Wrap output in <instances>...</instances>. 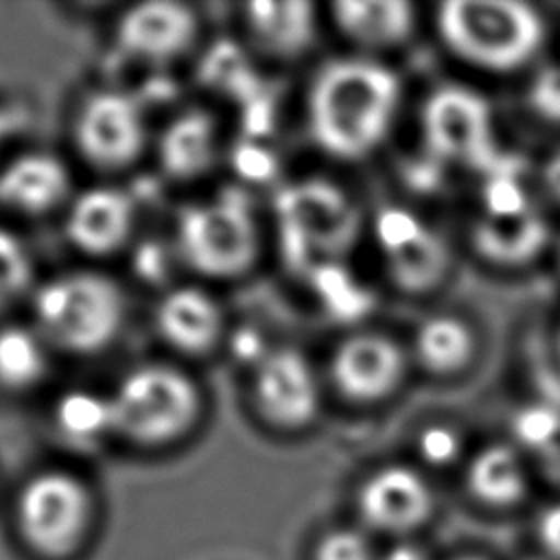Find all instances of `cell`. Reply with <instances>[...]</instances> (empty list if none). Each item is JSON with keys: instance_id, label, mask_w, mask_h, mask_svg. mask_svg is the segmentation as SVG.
Returning <instances> with one entry per match:
<instances>
[{"instance_id": "484cf974", "label": "cell", "mask_w": 560, "mask_h": 560, "mask_svg": "<svg viewBox=\"0 0 560 560\" xmlns=\"http://www.w3.org/2000/svg\"><path fill=\"white\" fill-rule=\"evenodd\" d=\"M59 433L74 444L96 446L114 442L107 392H68L55 409Z\"/></svg>"}, {"instance_id": "1f68e13d", "label": "cell", "mask_w": 560, "mask_h": 560, "mask_svg": "<svg viewBox=\"0 0 560 560\" xmlns=\"http://www.w3.org/2000/svg\"><path fill=\"white\" fill-rule=\"evenodd\" d=\"M538 182H540L542 192H545L553 203L560 206V147L553 149V151L545 158V162H542V166H540V171H538Z\"/></svg>"}, {"instance_id": "4316f807", "label": "cell", "mask_w": 560, "mask_h": 560, "mask_svg": "<svg viewBox=\"0 0 560 560\" xmlns=\"http://www.w3.org/2000/svg\"><path fill=\"white\" fill-rule=\"evenodd\" d=\"M304 560H383V545L343 514L308 536Z\"/></svg>"}, {"instance_id": "ffe728a7", "label": "cell", "mask_w": 560, "mask_h": 560, "mask_svg": "<svg viewBox=\"0 0 560 560\" xmlns=\"http://www.w3.org/2000/svg\"><path fill=\"white\" fill-rule=\"evenodd\" d=\"M549 241V225L534 208L481 210L470 228L472 249L494 267H525L536 260Z\"/></svg>"}, {"instance_id": "7402d4cb", "label": "cell", "mask_w": 560, "mask_h": 560, "mask_svg": "<svg viewBox=\"0 0 560 560\" xmlns=\"http://www.w3.org/2000/svg\"><path fill=\"white\" fill-rule=\"evenodd\" d=\"M330 22L354 52L376 57L407 42L418 15L405 0H343L330 4Z\"/></svg>"}, {"instance_id": "8992f818", "label": "cell", "mask_w": 560, "mask_h": 560, "mask_svg": "<svg viewBox=\"0 0 560 560\" xmlns=\"http://www.w3.org/2000/svg\"><path fill=\"white\" fill-rule=\"evenodd\" d=\"M442 46L462 63L512 74L527 68L547 39L542 13L518 0H451L435 11Z\"/></svg>"}, {"instance_id": "7a4b0ae2", "label": "cell", "mask_w": 560, "mask_h": 560, "mask_svg": "<svg viewBox=\"0 0 560 560\" xmlns=\"http://www.w3.org/2000/svg\"><path fill=\"white\" fill-rule=\"evenodd\" d=\"M7 518L13 545L28 560H83L98 538L103 505L81 470L42 466L15 486Z\"/></svg>"}, {"instance_id": "ac0fdd59", "label": "cell", "mask_w": 560, "mask_h": 560, "mask_svg": "<svg viewBox=\"0 0 560 560\" xmlns=\"http://www.w3.org/2000/svg\"><path fill=\"white\" fill-rule=\"evenodd\" d=\"M72 197V173L50 151H22L0 164V208L11 214L42 219L63 212Z\"/></svg>"}, {"instance_id": "8fae6325", "label": "cell", "mask_w": 560, "mask_h": 560, "mask_svg": "<svg viewBox=\"0 0 560 560\" xmlns=\"http://www.w3.org/2000/svg\"><path fill=\"white\" fill-rule=\"evenodd\" d=\"M247 392L256 420L278 435L308 431L324 405V383L317 368L293 346L265 350L252 368Z\"/></svg>"}, {"instance_id": "44dd1931", "label": "cell", "mask_w": 560, "mask_h": 560, "mask_svg": "<svg viewBox=\"0 0 560 560\" xmlns=\"http://www.w3.org/2000/svg\"><path fill=\"white\" fill-rule=\"evenodd\" d=\"M247 39L267 57L293 61L304 57L317 42L319 18L313 2H249L241 9Z\"/></svg>"}, {"instance_id": "f1b7e54d", "label": "cell", "mask_w": 560, "mask_h": 560, "mask_svg": "<svg viewBox=\"0 0 560 560\" xmlns=\"http://www.w3.org/2000/svg\"><path fill=\"white\" fill-rule=\"evenodd\" d=\"M35 284L31 249L13 232L0 228V317L28 300Z\"/></svg>"}, {"instance_id": "f546056e", "label": "cell", "mask_w": 560, "mask_h": 560, "mask_svg": "<svg viewBox=\"0 0 560 560\" xmlns=\"http://www.w3.org/2000/svg\"><path fill=\"white\" fill-rule=\"evenodd\" d=\"M429 560H521L512 547H503L486 536H462L440 540L431 549Z\"/></svg>"}, {"instance_id": "5b68a950", "label": "cell", "mask_w": 560, "mask_h": 560, "mask_svg": "<svg viewBox=\"0 0 560 560\" xmlns=\"http://www.w3.org/2000/svg\"><path fill=\"white\" fill-rule=\"evenodd\" d=\"M31 324L55 352L92 357L112 348L127 322L122 287L98 269H72L35 284Z\"/></svg>"}, {"instance_id": "2e32d148", "label": "cell", "mask_w": 560, "mask_h": 560, "mask_svg": "<svg viewBox=\"0 0 560 560\" xmlns=\"http://www.w3.org/2000/svg\"><path fill=\"white\" fill-rule=\"evenodd\" d=\"M138 225L133 195L116 184H96L77 190L63 210L66 241L88 258L118 254Z\"/></svg>"}, {"instance_id": "4fadbf2b", "label": "cell", "mask_w": 560, "mask_h": 560, "mask_svg": "<svg viewBox=\"0 0 560 560\" xmlns=\"http://www.w3.org/2000/svg\"><path fill=\"white\" fill-rule=\"evenodd\" d=\"M409 350L383 330H357L337 341L326 381L350 405H378L392 398L409 372Z\"/></svg>"}, {"instance_id": "cb8c5ba5", "label": "cell", "mask_w": 560, "mask_h": 560, "mask_svg": "<svg viewBox=\"0 0 560 560\" xmlns=\"http://www.w3.org/2000/svg\"><path fill=\"white\" fill-rule=\"evenodd\" d=\"M55 350L28 322L0 324V392L20 396L46 383Z\"/></svg>"}, {"instance_id": "3957f363", "label": "cell", "mask_w": 560, "mask_h": 560, "mask_svg": "<svg viewBox=\"0 0 560 560\" xmlns=\"http://www.w3.org/2000/svg\"><path fill=\"white\" fill-rule=\"evenodd\" d=\"M451 508L448 490L409 457L368 466L350 486L346 516L381 545H433Z\"/></svg>"}, {"instance_id": "9a60e30c", "label": "cell", "mask_w": 560, "mask_h": 560, "mask_svg": "<svg viewBox=\"0 0 560 560\" xmlns=\"http://www.w3.org/2000/svg\"><path fill=\"white\" fill-rule=\"evenodd\" d=\"M201 31L199 13L175 0L136 2L120 11L112 28L118 55L144 66H166L182 59Z\"/></svg>"}, {"instance_id": "7c38bea8", "label": "cell", "mask_w": 560, "mask_h": 560, "mask_svg": "<svg viewBox=\"0 0 560 560\" xmlns=\"http://www.w3.org/2000/svg\"><path fill=\"white\" fill-rule=\"evenodd\" d=\"M420 131L427 155L440 164H486L494 158L492 109L464 85H440L422 105Z\"/></svg>"}, {"instance_id": "ba28073f", "label": "cell", "mask_w": 560, "mask_h": 560, "mask_svg": "<svg viewBox=\"0 0 560 560\" xmlns=\"http://www.w3.org/2000/svg\"><path fill=\"white\" fill-rule=\"evenodd\" d=\"M538 479L521 453L508 440L483 442L466 455L451 479L448 499L464 516L488 529H518L542 499Z\"/></svg>"}, {"instance_id": "6da1fadb", "label": "cell", "mask_w": 560, "mask_h": 560, "mask_svg": "<svg viewBox=\"0 0 560 560\" xmlns=\"http://www.w3.org/2000/svg\"><path fill=\"white\" fill-rule=\"evenodd\" d=\"M402 103V81L378 57L343 55L317 68L304 114L313 144L332 160L359 162L389 138Z\"/></svg>"}, {"instance_id": "d6986e66", "label": "cell", "mask_w": 560, "mask_h": 560, "mask_svg": "<svg viewBox=\"0 0 560 560\" xmlns=\"http://www.w3.org/2000/svg\"><path fill=\"white\" fill-rule=\"evenodd\" d=\"M153 149L166 179L177 184L197 182L221 158V125L206 107H184L160 127Z\"/></svg>"}, {"instance_id": "9c48e42d", "label": "cell", "mask_w": 560, "mask_h": 560, "mask_svg": "<svg viewBox=\"0 0 560 560\" xmlns=\"http://www.w3.org/2000/svg\"><path fill=\"white\" fill-rule=\"evenodd\" d=\"M276 212L284 247L300 269L341 256L361 230V212L354 199L326 179H306L284 188Z\"/></svg>"}, {"instance_id": "e0dca14e", "label": "cell", "mask_w": 560, "mask_h": 560, "mask_svg": "<svg viewBox=\"0 0 560 560\" xmlns=\"http://www.w3.org/2000/svg\"><path fill=\"white\" fill-rule=\"evenodd\" d=\"M153 330L175 354L199 359L221 346L228 315L221 300L203 284H175L160 293L153 306Z\"/></svg>"}, {"instance_id": "83f0119b", "label": "cell", "mask_w": 560, "mask_h": 560, "mask_svg": "<svg viewBox=\"0 0 560 560\" xmlns=\"http://www.w3.org/2000/svg\"><path fill=\"white\" fill-rule=\"evenodd\" d=\"M512 549L521 560H560V494H545L514 532Z\"/></svg>"}, {"instance_id": "30bf717a", "label": "cell", "mask_w": 560, "mask_h": 560, "mask_svg": "<svg viewBox=\"0 0 560 560\" xmlns=\"http://www.w3.org/2000/svg\"><path fill=\"white\" fill-rule=\"evenodd\" d=\"M70 136L79 158L103 173L131 168L151 144L144 105L122 88L88 92L74 107Z\"/></svg>"}, {"instance_id": "277c9868", "label": "cell", "mask_w": 560, "mask_h": 560, "mask_svg": "<svg viewBox=\"0 0 560 560\" xmlns=\"http://www.w3.org/2000/svg\"><path fill=\"white\" fill-rule=\"evenodd\" d=\"M114 442L142 453L168 451L192 435L203 394L179 365L147 361L127 370L107 392Z\"/></svg>"}, {"instance_id": "d6a6232c", "label": "cell", "mask_w": 560, "mask_h": 560, "mask_svg": "<svg viewBox=\"0 0 560 560\" xmlns=\"http://www.w3.org/2000/svg\"><path fill=\"white\" fill-rule=\"evenodd\" d=\"M20 127H22V116L18 114V109L0 103V151L18 133Z\"/></svg>"}, {"instance_id": "5bb4252c", "label": "cell", "mask_w": 560, "mask_h": 560, "mask_svg": "<svg viewBox=\"0 0 560 560\" xmlns=\"http://www.w3.org/2000/svg\"><path fill=\"white\" fill-rule=\"evenodd\" d=\"M374 236L392 282L407 293H427L444 282L451 254L440 232L405 208H383Z\"/></svg>"}, {"instance_id": "d4e9b609", "label": "cell", "mask_w": 560, "mask_h": 560, "mask_svg": "<svg viewBox=\"0 0 560 560\" xmlns=\"http://www.w3.org/2000/svg\"><path fill=\"white\" fill-rule=\"evenodd\" d=\"M510 433L527 457L542 494H560V409L527 405L512 420Z\"/></svg>"}, {"instance_id": "603a6c76", "label": "cell", "mask_w": 560, "mask_h": 560, "mask_svg": "<svg viewBox=\"0 0 560 560\" xmlns=\"http://www.w3.org/2000/svg\"><path fill=\"white\" fill-rule=\"evenodd\" d=\"M475 354L477 332L457 313H431L418 322L411 335V363L435 378L457 376L472 363Z\"/></svg>"}, {"instance_id": "52a82bcc", "label": "cell", "mask_w": 560, "mask_h": 560, "mask_svg": "<svg viewBox=\"0 0 560 560\" xmlns=\"http://www.w3.org/2000/svg\"><path fill=\"white\" fill-rule=\"evenodd\" d=\"M262 223L252 199L236 188L179 208L173 221V249L192 276L210 282L238 280L260 260Z\"/></svg>"}, {"instance_id": "4dcf8cb0", "label": "cell", "mask_w": 560, "mask_h": 560, "mask_svg": "<svg viewBox=\"0 0 560 560\" xmlns=\"http://www.w3.org/2000/svg\"><path fill=\"white\" fill-rule=\"evenodd\" d=\"M532 103L542 118L560 122V68H547L538 77L532 90Z\"/></svg>"}]
</instances>
